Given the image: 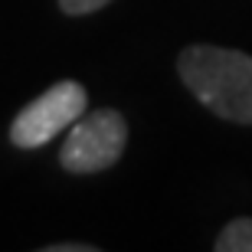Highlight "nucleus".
<instances>
[{
  "label": "nucleus",
  "instance_id": "423d86ee",
  "mask_svg": "<svg viewBox=\"0 0 252 252\" xmlns=\"http://www.w3.org/2000/svg\"><path fill=\"white\" fill-rule=\"evenodd\" d=\"M95 246H82V243H69V246H49V252H92Z\"/></svg>",
  "mask_w": 252,
  "mask_h": 252
},
{
  "label": "nucleus",
  "instance_id": "f257e3e1",
  "mask_svg": "<svg viewBox=\"0 0 252 252\" xmlns=\"http://www.w3.org/2000/svg\"><path fill=\"white\" fill-rule=\"evenodd\" d=\"M180 82L196 102L233 125H252V56L226 46H187L177 56Z\"/></svg>",
  "mask_w": 252,
  "mask_h": 252
},
{
  "label": "nucleus",
  "instance_id": "7ed1b4c3",
  "mask_svg": "<svg viewBox=\"0 0 252 252\" xmlns=\"http://www.w3.org/2000/svg\"><path fill=\"white\" fill-rule=\"evenodd\" d=\"M89 108V95L79 82L65 79V82H56L53 89L33 98L27 108H20V115L10 125V141L23 151L43 148L49 141L69 131Z\"/></svg>",
  "mask_w": 252,
  "mask_h": 252
},
{
  "label": "nucleus",
  "instance_id": "f03ea898",
  "mask_svg": "<svg viewBox=\"0 0 252 252\" xmlns=\"http://www.w3.org/2000/svg\"><path fill=\"white\" fill-rule=\"evenodd\" d=\"M128 148V122L115 108L85 112L69 128L59 151V164L69 174H98L118 164Z\"/></svg>",
  "mask_w": 252,
  "mask_h": 252
},
{
  "label": "nucleus",
  "instance_id": "20e7f679",
  "mask_svg": "<svg viewBox=\"0 0 252 252\" xmlns=\"http://www.w3.org/2000/svg\"><path fill=\"white\" fill-rule=\"evenodd\" d=\"M216 252H252V216H239L223 226L213 243Z\"/></svg>",
  "mask_w": 252,
  "mask_h": 252
},
{
  "label": "nucleus",
  "instance_id": "39448f33",
  "mask_svg": "<svg viewBox=\"0 0 252 252\" xmlns=\"http://www.w3.org/2000/svg\"><path fill=\"white\" fill-rule=\"evenodd\" d=\"M105 3H112V0H59L63 13H69V17H85V13H95V10H102Z\"/></svg>",
  "mask_w": 252,
  "mask_h": 252
}]
</instances>
